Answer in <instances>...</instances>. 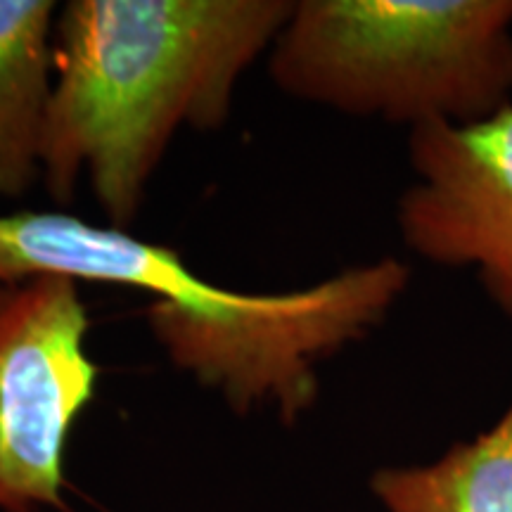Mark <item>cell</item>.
Segmentation results:
<instances>
[{
    "label": "cell",
    "instance_id": "cell-1",
    "mask_svg": "<svg viewBox=\"0 0 512 512\" xmlns=\"http://www.w3.org/2000/svg\"><path fill=\"white\" fill-rule=\"evenodd\" d=\"M292 0H69L55 19L43 188L67 211L88 181L105 223L131 230L185 128L219 131Z\"/></svg>",
    "mask_w": 512,
    "mask_h": 512
},
{
    "label": "cell",
    "instance_id": "cell-6",
    "mask_svg": "<svg viewBox=\"0 0 512 512\" xmlns=\"http://www.w3.org/2000/svg\"><path fill=\"white\" fill-rule=\"evenodd\" d=\"M53 0H0V200L43 185L55 91Z\"/></svg>",
    "mask_w": 512,
    "mask_h": 512
},
{
    "label": "cell",
    "instance_id": "cell-5",
    "mask_svg": "<svg viewBox=\"0 0 512 512\" xmlns=\"http://www.w3.org/2000/svg\"><path fill=\"white\" fill-rule=\"evenodd\" d=\"M408 162L418 181L396 207L403 245L430 264L475 268L512 318V105L477 124L411 128Z\"/></svg>",
    "mask_w": 512,
    "mask_h": 512
},
{
    "label": "cell",
    "instance_id": "cell-4",
    "mask_svg": "<svg viewBox=\"0 0 512 512\" xmlns=\"http://www.w3.org/2000/svg\"><path fill=\"white\" fill-rule=\"evenodd\" d=\"M88 332L76 280L0 287V512L62 508L64 453L100 380Z\"/></svg>",
    "mask_w": 512,
    "mask_h": 512
},
{
    "label": "cell",
    "instance_id": "cell-2",
    "mask_svg": "<svg viewBox=\"0 0 512 512\" xmlns=\"http://www.w3.org/2000/svg\"><path fill=\"white\" fill-rule=\"evenodd\" d=\"M36 275L150 294L145 320L178 373L235 413L275 408L292 425L316 406L318 370L387 320L411 283L394 256L292 292H233L181 252L62 209L0 214V287Z\"/></svg>",
    "mask_w": 512,
    "mask_h": 512
},
{
    "label": "cell",
    "instance_id": "cell-7",
    "mask_svg": "<svg viewBox=\"0 0 512 512\" xmlns=\"http://www.w3.org/2000/svg\"><path fill=\"white\" fill-rule=\"evenodd\" d=\"M370 489L389 512H512V403L475 441L432 465L377 470Z\"/></svg>",
    "mask_w": 512,
    "mask_h": 512
},
{
    "label": "cell",
    "instance_id": "cell-3",
    "mask_svg": "<svg viewBox=\"0 0 512 512\" xmlns=\"http://www.w3.org/2000/svg\"><path fill=\"white\" fill-rule=\"evenodd\" d=\"M512 0H299L273 86L347 117L465 126L512 105Z\"/></svg>",
    "mask_w": 512,
    "mask_h": 512
}]
</instances>
